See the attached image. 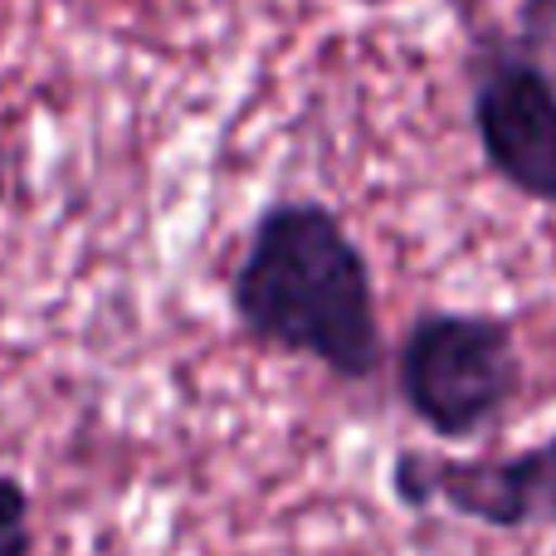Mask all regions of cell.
Here are the masks:
<instances>
[{
  "instance_id": "1",
  "label": "cell",
  "mask_w": 556,
  "mask_h": 556,
  "mask_svg": "<svg viewBox=\"0 0 556 556\" xmlns=\"http://www.w3.org/2000/svg\"><path fill=\"white\" fill-rule=\"evenodd\" d=\"M230 313L250 342L371 381L386 366L381 307L366 250L323 201H269L250 225L230 274Z\"/></svg>"
},
{
  "instance_id": "2",
  "label": "cell",
  "mask_w": 556,
  "mask_h": 556,
  "mask_svg": "<svg viewBox=\"0 0 556 556\" xmlns=\"http://www.w3.org/2000/svg\"><path fill=\"white\" fill-rule=\"evenodd\" d=\"M395 391L434 440H479L522 395L518 327L498 313H420L395 352Z\"/></svg>"
},
{
  "instance_id": "3",
  "label": "cell",
  "mask_w": 556,
  "mask_h": 556,
  "mask_svg": "<svg viewBox=\"0 0 556 556\" xmlns=\"http://www.w3.org/2000/svg\"><path fill=\"white\" fill-rule=\"evenodd\" d=\"M469 123L489 172L532 205H556V78L518 39L469 59Z\"/></svg>"
},
{
  "instance_id": "4",
  "label": "cell",
  "mask_w": 556,
  "mask_h": 556,
  "mask_svg": "<svg viewBox=\"0 0 556 556\" xmlns=\"http://www.w3.org/2000/svg\"><path fill=\"white\" fill-rule=\"evenodd\" d=\"M391 493L410 513H450L493 532H532L556 522V434L518 454H434L401 450Z\"/></svg>"
},
{
  "instance_id": "5",
  "label": "cell",
  "mask_w": 556,
  "mask_h": 556,
  "mask_svg": "<svg viewBox=\"0 0 556 556\" xmlns=\"http://www.w3.org/2000/svg\"><path fill=\"white\" fill-rule=\"evenodd\" d=\"M35 552V522H29V493L15 473H0V556Z\"/></svg>"
},
{
  "instance_id": "6",
  "label": "cell",
  "mask_w": 556,
  "mask_h": 556,
  "mask_svg": "<svg viewBox=\"0 0 556 556\" xmlns=\"http://www.w3.org/2000/svg\"><path fill=\"white\" fill-rule=\"evenodd\" d=\"M518 39L528 54L556 59V0H518Z\"/></svg>"
},
{
  "instance_id": "7",
  "label": "cell",
  "mask_w": 556,
  "mask_h": 556,
  "mask_svg": "<svg viewBox=\"0 0 556 556\" xmlns=\"http://www.w3.org/2000/svg\"><path fill=\"white\" fill-rule=\"evenodd\" d=\"M352 5H371L376 10V5H395V0H352Z\"/></svg>"
},
{
  "instance_id": "8",
  "label": "cell",
  "mask_w": 556,
  "mask_h": 556,
  "mask_svg": "<svg viewBox=\"0 0 556 556\" xmlns=\"http://www.w3.org/2000/svg\"><path fill=\"white\" fill-rule=\"evenodd\" d=\"M0 201H5V162H0Z\"/></svg>"
}]
</instances>
